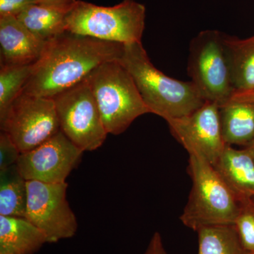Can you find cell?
I'll return each mask as SVG.
<instances>
[{
    "mask_svg": "<svg viewBox=\"0 0 254 254\" xmlns=\"http://www.w3.org/2000/svg\"><path fill=\"white\" fill-rule=\"evenodd\" d=\"M52 99L60 130L75 145L85 152L97 150L104 143L108 133L87 78Z\"/></svg>",
    "mask_w": 254,
    "mask_h": 254,
    "instance_id": "obj_7",
    "label": "cell"
},
{
    "mask_svg": "<svg viewBox=\"0 0 254 254\" xmlns=\"http://www.w3.org/2000/svg\"><path fill=\"white\" fill-rule=\"evenodd\" d=\"M247 148H248L249 150H250L251 154H252L254 159V141L252 143V144L249 145L248 147H247Z\"/></svg>",
    "mask_w": 254,
    "mask_h": 254,
    "instance_id": "obj_27",
    "label": "cell"
},
{
    "mask_svg": "<svg viewBox=\"0 0 254 254\" xmlns=\"http://www.w3.org/2000/svg\"><path fill=\"white\" fill-rule=\"evenodd\" d=\"M235 229L242 247L247 254H254V200L240 199V209L235 221Z\"/></svg>",
    "mask_w": 254,
    "mask_h": 254,
    "instance_id": "obj_21",
    "label": "cell"
},
{
    "mask_svg": "<svg viewBox=\"0 0 254 254\" xmlns=\"http://www.w3.org/2000/svg\"><path fill=\"white\" fill-rule=\"evenodd\" d=\"M119 60L131 75L150 113L165 121L190 115L204 104L191 81L170 77L155 67L141 42L124 45Z\"/></svg>",
    "mask_w": 254,
    "mask_h": 254,
    "instance_id": "obj_2",
    "label": "cell"
},
{
    "mask_svg": "<svg viewBox=\"0 0 254 254\" xmlns=\"http://www.w3.org/2000/svg\"></svg>",
    "mask_w": 254,
    "mask_h": 254,
    "instance_id": "obj_30",
    "label": "cell"
},
{
    "mask_svg": "<svg viewBox=\"0 0 254 254\" xmlns=\"http://www.w3.org/2000/svg\"><path fill=\"white\" fill-rule=\"evenodd\" d=\"M21 152L9 135L4 131L0 133V171L17 163Z\"/></svg>",
    "mask_w": 254,
    "mask_h": 254,
    "instance_id": "obj_22",
    "label": "cell"
},
{
    "mask_svg": "<svg viewBox=\"0 0 254 254\" xmlns=\"http://www.w3.org/2000/svg\"><path fill=\"white\" fill-rule=\"evenodd\" d=\"M144 254H167L164 247L163 239L159 232H155L152 237Z\"/></svg>",
    "mask_w": 254,
    "mask_h": 254,
    "instance_id": "obj_25",
    "label": "cell"
},
{
    "mask_svg": "<svg viewBox=\"0 0 254 254\" xmlns=\"http://www.w3.org/2000/svg\"><path fill=\"white\" fill-rule=\"evenodd\" d=\"M123 46L64 32L47 43L22 93L53 98L86 79L103 64L120 60Z\"/></svg>",
    "mask_w": 254,
    "mask_h": 254,
    "instance_id": "obj_1",
    "label": "cell"
},
{
    "mask_svg": "<svg viewBox=\"0 0 254 254\" xmlns=\"http://www.w3.org/2000/svg\"><path fill=\"white\" fill-rule=\"evenodd\" d=\"M46 243V235L25 218L0 215V247L13 254H34Z\"/></svg>",
    "mask_w": 254,
    "mask_h": 254,
    "instance_id": "obj_15",
    "label": "cell"
},
{
    "mask_svg": "<svg viewBox=\"0 0 254 254\" xmlns=\"http://www.w3.org/2000/svg\"><path fill=\"white\" fill-rule=\"evenodd\" d=\"M198 233V254H247L234 225H207Z\"/></svg>",
    "mask_w": 254,
    "mask_h": 254,
    "instance_id": "obj_19",
    "label": "cell"
},
{
    "mask_svg": "<svg viewBox=\"0 0 254 254\" xmlns=\"http://www.w3.org/2000/svg\"><path fill=\"white\" fill-rule=\"evenodd\" d=\"M253 198V200H254V197H253V198Z\"/></svg>",
    "mask_w": 254,
    "mask_h": 254,
    "instance_id": "obj_29",
    "label": "cell"
},
{
    "mask_svg": "<svg viewBox=\"0 0 254 254\" xmlns=\"http://www.w3.org/2000/svg\"><path fill=\"white\" fill-rule=\"evenodd\" d=\"M68 185L27 181L25 218L44 233L48 243L74 236L77 219L66 199Z\"/></svg>",
    "mask_w": 254,
    "mask_h": 254,
    "instance_id": "obj_9",
    "label": "cell"
},
{
    "mask_svg": "<svg viewBox=\"0 0 254 254\" xmlns=\"http://www.w3.org/2000/svg\"><path fill=\"white\" fill-rule=\"evenodd\" d=\"M34 65H0V117L22 93L33 73Z\"/></svg>",
    "mask_w": 254,
    "mask_h": 254,
    "instance_id": "obj_20",
    "label": "cell"
},
{
    "mask_svg": "<svg viewBox=\"0 0 254 254\" xmlns=\"http://www.w3.org/2000/svg\"><path fill=\"white\" fill-rule=\"evenodd\" d=\"M46 45L16 17H0V65L35 64L41 59Z\"/></svg>",
    "mask_w": 254,
    "mask_h": 254,
    "instance_id": "obj_12",
    "label": "cell"
},
{
    "mask_svg": "<svg viewBox=\"0 0 254 254\" xmlns=\"http://www.w3.org/2000/svg\"><path fill=\"white\" fill-rule=\"evenodd\" d=\"M145 11L144 5L135 0H123L113 6L78 0L66 13V31L123 45L141 42Z\"/></svg>",
    "mask_w": 254,
    "mask_h": 254,
    "instance_id": "obj_5",
    "label": "cell"
},
{
    "mask_svg": "<svg viewBox=\"0 0 254 254\" xmlns=\"http://www.w3.org/2000/svg\"><path fill=\"white\" fill-rule=\"evenodd\" d=\"M27 181L17 165L0 171V215L25 218Z\"/></svg>",
    "mask_w": 254,
    "mask_h": 254,
    "instance_id": "obj_18",
    "label": "cell"
},
{
    "mask_svg": "<svg viewBox=\"0 0 254 254\" xmlns=\"http://www.w3.org/2000/svg\"><path fill=\"white\" fill-rule=\"evenodd\" d=\"M235 92L254 89V36L240 39L225 34Z\"/></svg>",
    "mask_w": 254,
    "mask_h": 254,
    "instance_id": "obj_16",
    "label": "cell"
},
{
    "mask_svg": "<svg viewBox=\"0 0 254 254\" xmlns=\"http://www.w3.org/2000/svg\"><path fill=\"white\" fill-rule=\"evenodd\" d=\"M83 153L60 130L36 148L21 153L16 165L26 181L63 183L80 163Z\"/></svg>",
    "mask_w": 254,
    "mask_h": 254,
    "instance_id": "obj_10",
    "label": "cell"
},
{
    "mask_svg": "<svg viewBox=\"0 0 254 254\" xmlns=\"http://www.w3.org/2000/svg\"><path fill=\"white\" fill-rule=\"evenodd\" d=\"M167 123L173 136L190 155L203 158L211 165H215L226 147L217 103L205 101L190 115Z\"/></svg>",
    "mask_w": 254,
    "mask_h": 254,
    "instance_id": "obj_11",
    "label": "cell"
},
{
    "mask_svg": "<svg viewBox=\"0 0 254 254\" xmlns=\"http://www.w3.org/2000/svg\"><path fill=\"white\" fill-rule=\"evenodd\" d=\"M189 175L192 189L180 220L196 231L207 225H234L240 199L207 160L190 155Z\"/></svg>",
    "mask_w": 254,
    "mask_h": 254,
    "instance_id": "obj_3",
    "label": "cell"
},
{
    "mask_svg": "<svg viewBox=\"0 0 254 254\" xmlns=\"http://www.w3.org/2000/svg\"><path fill=\"white\" fill-rule=\"evenodd\" d=\"M0 127L21 153L33 150L60 131L53 100L23 93L0 117Z\"/></svg>",
    "mask_w": 254,
    "mask_h": 254,
    "instance_id": "obj_8",
    "label": "cell"
},
{
    "mask_svg": "<svg viewBox=\"0 0 254 254\" xmlns=\"http://www.w3.org/2000/svg\"><path fill=\"white\" fill-rule=\"evenodd\" d=\"M213 166L240 199L254 197V159L248 148L226 145Z\"/></svg>",
    "mask_w": 254,
    "mask_h": 254,
    "instance_id": "obj_13",
    "label": "cell"
},
{
    "mask_svg": "<svg viewBox=\"0 0 254 254\" xmlns=\"http://www.w3.org/2000/svg\"><path fill=\"white\" fill-rule=\"evenodd\" d=\"M225 144L245 148L254 141V103L230 100L220 108Z\"/></svg>",
    "mask_w": 254,
    "mask_h": 254,
    "instance_id": "obj_14",
    "label": "cell"
},
{
    "mask_svg": "<svg viewBox=\"0 0 254 254\" xmlns=\"http://www.w3.org/2000/svg\"><path fill=\"white\" fill-rule=\"evenodd\" d=\"M225 33L216 30L200 32L191 40L188 74L205 101L219 106L228 103L235 93Z\"/></svg>",
    "mask_w": 254,
    "mask_h": 254,
    "instance_id": "obj_6",
    "label": "cell"
},
{
    "mask_svg": "<svg viewBox=\"0 0 254 254\" xmlns=\"http://www.w3.org/2000/svg\"><path fill=\"white\" fill-rule=\"evenodd\" d=\"M0 254H11V252H9V251L4 250V249L1 248V247H0Z\"/></svg>",
    "mask_w": 254,
    "mask_h": 254,
    "instance_id": "obj_28",
    "label": "cell"
},
{
    "mask_svg": "<svg viewBox=\"0 0 254 254\" xmlns=\"http://www.w3.org/2000/svg\"><path fill=\"white\" fill-rule=\"evenodd\" d=\"M66 13L33 4L23 10L16 18L32 34L48 43L66 31Z\"/></svg>",
    "mask_w": 254,
    "mask_h": 254,
    "instance_id": "obj_17",
    "label": "cell"
},
{
    "mask_svg": "<svg viewBox=\"0 0 254 254\" xmlns=\"http://www.w3.org/2000/svg\"><path fill=\"white\" fill-rule=\"evenodd\" d=\"M33 4H36L35 0H0V17H16Z\"/></svg>",
    "mask_w": 254,
    "mask_h": 254,
    "instance_id": "obj_23",
    "label": "cell"
},
{
    "mask_svg": "<svg viewBox=\"0 0 254 254\" xmlns=\"http://www.w3.org/2000/svg\"><path fill=\"white\" fill-rule=\"evenodd\" d=\"M108 134L120 135L136 119L150 113L120 60L103 64L87 78Z\"/></svg>",
    "mask_w": 254,
    "mask_h": 254,
    "instance_id": "obj_4",
    "label": "cell"
},
{
    "mask_svg": "<svg viewBox=\"0 0 254 254\" xmlns=\"http://www.w3.org/2000/svg\"><path fill=\"white\" fill-rule=\"evenodd\" d=\"M35 1L36 4L43 5L63 12L68 13L74 6L78 0H35Z\"/></svg>",
    "mask_w": 254,
    "mask_h": 254,
    "instance_id": "obj_24",
    "label": "cell"
},
{
    "mask_svg": "<svg viewBox=\"0 0 254 254\" xmlns=\"http://www.w3.org/2000/svg\"><path fill=\"white\" fill-rule=\"evenodd\" d=\"M231 100L254 103V89L247 91L235 92L232 95Z\"/></svg>",
    "mask_w": 254,
    "mask_h": 254,
    "instance_id": "obj_26",
    "label": "cell"
}]
</instances>
